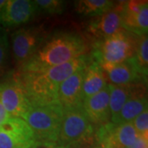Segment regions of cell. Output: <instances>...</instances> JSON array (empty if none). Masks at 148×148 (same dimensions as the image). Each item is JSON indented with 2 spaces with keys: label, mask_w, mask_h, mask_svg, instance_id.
Returning <instances> with one entry per match:
<instances>
[{
  "label": "cell",
  "mask_w": 148,
  "mask_h": 148,
  "mask_svg": "<svg viewBox=\"0 0 148 148\" xmlns=\"http://www.w3.org/2000/svg\"><path fill=\"white\" fill-rule=\"evenodd\" d=\"M137 41L138 36L122 28L105 40L95 41L90 56L100 65L121 64L135 56Z\"/></svg>",
  "instance_id": "3"
},
{
  "label": "cell",
  "mask_w": 148,
  "mask_h": 148,
  "mask_svg": "<svg viewBox=\"0 0 148 148\" xmlns=\"http://www.w3.org/2000/svg\"><path fill=\"white\" fill-rule=\"evenodd\" d=\"M0 102L10 117L22 119L32 108L19 74H14L0 83Z\"/></svg>",
  "instance_id": "6"
},
{
  "label": "cell",
  "mask_w": 148,
  "mask_h": 148,
  "mask_svg": "<svg viewBox=\"0 0 148 148\" xmlns=\"http://www.w3.org/2000/svg\"><path fill=\"white\" fill-rule=\"evenodd\" d=\"M64 116L59 103L32 106L22 118L35 134L36 143L57 144Z\"/></svg>",
  "instance_id": "4"
},
{
  "label": "cell",
  "mask_w": 148,
  "mask_h": 148,
  "mask_svg": "<svg viewBox=\"0 0 148 148\" xmlns=\"http://www.w3.org/2000/svg\"><path fill=\"white\" fill-rule=\"evenodd\" d=\"M107 84L106 75L101 69V65L90 56L89 62L85 67L82 87V101L101 91Z\"/></svg>",
  "instance_id": "17"
},
{
  "label": "cell",
  "mask_w": 148,
  "mask_h": 148,
  "mask_svg": "<svg viewBox=\"0 0 148 148\" xmlns=\"http://www.w3.org/2000/svg\"><path fill=\"white\" fill-rule=\"evenodd\" d=\"M9 58V41L8 32L5 28L0 27V78L7 72Z\"/></svg>",
  "instance_id": "22"
},
{
  "label": "cell",
  "mask_w": 148,
  "mask_h": 148,
  "mask_svg": "<svg viewBox=\"0 0 148 148\" xmlns=\"http://www.w3.org/2000/svg\"><path fill=\"white\" fill-rule=\"evenodd\" d=\"M86 43L79 34L57 32L47 36L36 53L21 69V73H35L69 63L86 54Z\"/></svg>",
  "instance_id": "1"
},
{
  "label": "cell",
  "mask_w": 148,
  "mask_h": 148,
  "mask_svg": "<svg viewBox=\"0 0 148 148\" xmlns=\"http://www.w3.org/2000/svg\"><path fill=\"white\" fill-rule=\"evenodd\" d=\"M6 3H7V0H0V16H1L2 11H3V8L6 4Z\"/></svg>",
  "instance_id": "28"
},
{
  "label": "cell",
  "mask_w": 148,
  "mask_h": 148,
  "mask_svg": "<svg viewBox=\"0 0 148 148\" xmlns=\"http://www.w3.org/2000/svg\"><path fill=\"white\" fill-rule=\"evenodd\" d=\"M122 29L121 2L100 16L93 17L86 26V32L95 41L113 36Z\"/></svg>",
  "instance_id": "13"
},
{
  "label": "cell",
  "mask_w": 148,
  "mask_h": 148,
  "mask_svg": "<svg viewBox=\"0 0 148 148\" xmlns=\"http://www.w3.org/2000/svg\"><path fill=\"white\" fill-rule=\"evenodd\" d=\"M90 56L84 54L69 63L35 73H19L32 106L58 103L59 85L78 69L86 66Z\"/></svg>",
  "instance_id": "2"
},
{
  "label": "cell",
  "mask_w": 148,
  "mask_h": 148,
  "mask_svg": "<svg viewBox=\"0 0 148 148\" xmlns=\"http://www.w3.org/2000/svg\"><path fill=\"white\" fill-rule=\"evenodd\" d=\"M134 58L138 67L147 75L148 69V39L147 35L138 36L137 48Z\"/></svg>",
  "instance_id": "20"
},
{
  "label": "cell",
  "mask_w": 148,
  "mask_h": 148,
  "mask_svg": "<svg viewBox=\"0 0 148 148\" xmlns=\"http://www.w3.org/2000/svg\"><path fill=\"white\" fill-rule=\"evenodd\" d=\"M108 84L124 86V85L143 83L147 84V75L138 67L136 59L133 57L119 64H102Z\"/></svg>",
  "instance_id": "10"
},
{
  "label": "cell",
  "mask_w": 148,
  "mask_h": 148,
  "mask_svg": "<svg viewBox=\"0 0 148 148\" xmlns=\"http://www.w3.org/2000/svg\"><path fill=\"white\" fill-rule=\"evenodd\" d=\"M85 67L76 71L59 85L58 101L64 110L82 106V87Z\"/></svg>",
  "instance_id": "15"
},
{
  "label": "cell",
  "mask_w": 148,
  "mask_h": 148,
  "mask_svg": "<svg viewBox=\"0 0 148 148\" xmlns=\"http://www.w3.org/2000/svg\"><path fill=\"white\" fill-rule=\"evenodd\" d=\"M138 137L148 140V110H145L132 122Z\"/></svg>",
  "instance_id": "23"
},
{
  "label": "cell",
  "mask_w": 148,
  "mask_h": 148,
  "mask_svg": "<svg viewBox=\"0 0 148 148\" xmlns=\"http://www.w3.org/2000/svg\"><path fill=\"white\" fill-rule=\"evenodd\" d=\"M147 109V84L135 83L132 85V94L123 105L115 119L111 122L115 124L131 123L141 113Z\"/></svg>",
  "instance_id": "16"
},
{
  "label": "cell",
  "mask_w": 148,
  "mask_h": 148,
  "mask_svg": "<svg viewBox=\"0 0 148 148\" xmlns=\"http://www.w3.org/2000/svg\"><path fill=\"white\" fill-rule=\"evenodd\" d=\"M46 37L40 27H23L12 35V53L20 69L36 53Z\"/></svg>",
  "instance_id": "7"
},
{
  "label": "cell",
  "mask_w": 148,
  "mask_h": 148,
  "mask_svg": "<svg viewBox=\"0 0 148 148\" xmlns=\"http://www.w3.org/2000/svg\"><path fill=\"white\" fill-rule=\"evenodd\" d=\"M122 28L136 36L147 35L148 2L130 0L121 2Z\"/></svg>",
  "instance_id": "11"
},
{
  "label": "cell",
  "mask_w": 148,
  "mask_h": 148,
  "mask_svg": "<svg viewBox=\"0 0 148 148\" xmlns=\"http://www.w3.org/2000/svg\"><path fill=\"white\" fill-rule=\"evenodd\" d=\"M9 118H10L9 114H8V112L5 110L4 107L3 106V105L0 102V127Z\"/></svg>",
  "instance_id": "27"
},
{
  "label": "cell",
  "mask_w": 148,
  "mask_h": 148,
  "mask_svg": "<svg viewBox=\"0 0 148 148\" xmlns=\"http://www.w3.org/2000/svg\"><path fill=\"white\" fill-rule=\"evenodd\" d=\"M110 86L107 84L98 93L82 101V109L90 122L95 127L110 122Z\"/></svg>",
  "instance_id": "14"
},
{
  "label": "cell",
  "mask_w": 148,
  "mask_h": 148,
  "mask_svg": "<svg viewBox=\"0 0 148 148\" xmlns=\"http://www.w3.org/2000/svg\"><path fill=\"white\" fill-rule=\"evenodd\" d=\"M76 12L82 16L96 17L103 15L115 5L110 0H80L74 3Z\"/></svg>",
  "instance_id": "18"
},
{
  "label": "cell",
  "mask_w": 148,
  "mask_h": 148,
  "mask_svg": "<svg viewBox=\"0 0 148 148\" xmlns=\"http://www.w3.org/2000/svg\"><path fill=\"white\" fill-rule=\"evenodd\" d=\"M95 127L87 118L82 106L64 110L57 144L69 147L95 135Z\"/></svg>",
  "instance_id": "5"
},
{
  "label": "cell",
  "mask_w": 148,
  "mask_h": 148,
  "mask_svg": "<svg viewBox=\"0 0 148 148\" xmlns=\"http://www.w3.org/2000/svg\"><path fill=\"white\" fill-rule=\"evenodd\" d=\"M69 148H99L97 143L95 142V135L90 138L83 139L78 143H74L73 145L69 146Z\"/></svg>",
  "instance_id": "24"
},
{
  "label": "cell",
  "mask_w": 148,
  "mask_h": 148,
  "mask_svg": "<svg viewBox=\"0 0 148 148\" xmlns=\"http://www.w3.org/2000/svg\"><path fill=\"white\" fill-rule=\"evenodd\" d=\"M129 148H148V140L138 137L136 141Z\"/></svg>",
  "instance_id": "25"
},
{
  "label": "cell",
  "mask_w": 148,
  "mask_h": 148,
  "mask_svg": "<svg viewBox=\"0 0 148 148\" xmlns=\"http://www.w3.org/2000/svg\"><path fill=\"white\" fill-rule=\"evenodd\" d=\"M37 14L35 0H7L0 16V27H19L32 21Z\"/></svg>",
  "instance_id": "12"
},
{
  "label": "cell",
  "mask_w": 148,
  "mask_h": 148,
  "mask_svg": "<svg viewBox=\"0 0 148 148\" xmlns=\"http://www.w3.org/2000/svg\"><path fill=\"white\" fill-rule=\"evenodd\" d=\"M138 138L131 123H107L95 127V139L99 148H129Z\"/></svg>",
  "instance_id": "8"
},
{
  "label": "cell",
  "mask_w": 148,
  "mask_h": 148,
  "mask_svg": "<svg viewBox=\"0 0 148 148\" xmlns=\"http://www.w3.org/2000/svg\"><path fill=\"white\" fill-rule=\"evenodd\" d=\"M132 85H124V86H110V122H112L117 114L121 110L123 105L126 103L127 99L132 94Z\"/></svg>",
  "instance_id": "19"
},
{
  "label": "cell",
  "mask_w": 148,
  "mask_h": 148,
  "mask_svg": "<svg viewBox=\"0 0 148 148\" xmlns=\"http://www.w3.org/2000/svg\"><path fill=\"white\" fill-rule=\"evenodd\" d=\"M32 148H69V147L61 146V145L53 144V143H36V145Z\"/></svg>",
  "instance_id": "26"
},
{
  "label": "cell",
  "mask_w": 148,
  "mask_h": 148,
  "mask_svg": "<svg viewBox=\"0 0 148 148\" xmlns=\"http://www.w3.org/2000/svg\"><path fill=\"white\" fill-rule=\"evenodd\" d=\"M36 143L32 129L21 118L10 117L0 127V148H32Z\"/></svg>",
  "instance_id": "9"
},
{
  "label": "cell",
  "mask_w": 148,
  "mask_h": 148,
  "mask_svg": "<svg viewBox=\"0 0 148 148\" xmlns=\"http://www.w3.org/2000/svg\"><path fill=\"white\" fill-rule=\"evenodd\" d=\"M35 3L36 5L38 14H62L66 7V2L61 0H35Z\"/></svg>",
  "instance_id": "21"
}]
</instances>
